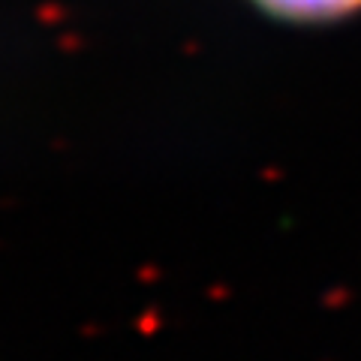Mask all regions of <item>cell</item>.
I'll return each mask as SVG.
<instances>
[{
    "mask_svg": "<svg viewBox=\"0 0 361 361\" xmlns=\"http://www.w3.org/2000/svg\"><path fill=\"white\" fill-rule=\"evenodd\" d=\"M265 9L283 16V18H295V21H322V18H334L343 16L349 9L361 6V0H259Z\"/></svg>",
    "mask_w": 361,
    "mask_h": 361,
    "instance_id": "obj_1",
    "label": "cell"
}]
</instances>
